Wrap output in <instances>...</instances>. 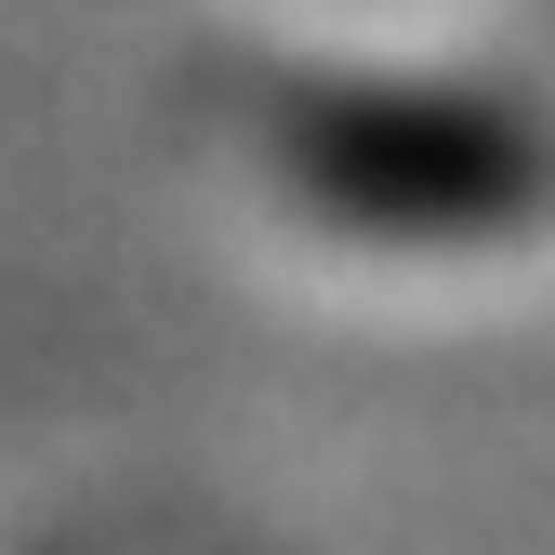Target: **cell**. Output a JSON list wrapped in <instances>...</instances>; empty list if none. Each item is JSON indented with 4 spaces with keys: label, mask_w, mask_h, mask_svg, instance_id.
<instances>
[{
    "label": "cell",
    "mask_w": 555,
    "mask_h": 555,
    "mask_svg": "<svg viewBox=\"0 0 555 555\" xmlns=\"http://www.w3.org/2000/svg\"><path fill=\"white\" fill-rule=\"evenodd\" d=\"M264 159L358 238H490L542 198V146L450 93H264Z\"/></svg>",
    "instance_id": "1"
}]
</instances>
